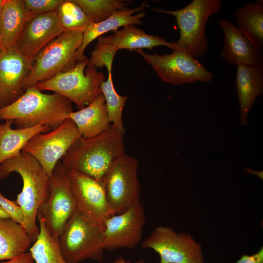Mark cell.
Wrapping results in <instances>:
<instances>
[{"label": "cell", "mask_w": 263, "mask_h": 263, "mask_svg": "<svg viewBox=\"0 0 263 263\" xmlns=\"http://www.w3.org/2000/svg\"><path fill=\"white\" fill-rule=\"evenodd\" d=\"M93 23L104 20L118 10L128 8L131 1L121 0H74Z\"/></svg>", "instance_id": "f1b7e54d"}, {"label": "cell", "mask_w": 263, "mask_h": 263, "mask_svg": "<svg viewBox=\"0 0 263 263\" xmlns=\"http://www.w3.org/2000/svg\"><path fill=\"white\" fill-rule=\"evenodd\" d=\"M245 171L249 173H253V174H256L258 175L259 176H260V177H261L262 178H263V171L257 172V171H255L254 170H253L252 169H251V168L249 167H247L245 169Z\"/></svg>", "instance_id": "d590c367"}, {"label": "cell", "mask_w": 263, "mask_h": 263, "mask_svg": "<svg viewBox=\"0 0 263 263\" xmlns=\"http://www.w3.org/2000/svg\"><path fill=\"white\" fill-rule=\"evenodd\" d=\"M12 123V120H7L0 124V166L7 160L19 155L28 142L36 134L51 130L45 125L13 129Z\"/></svg>", "instance_id": "603a6c76"}, {"label": "cell", "mask_w": 263, "mask_h": 263, "mask_svg": "<svg viewBox=\"0 0 263 263\" xmlns=\"http://www.w3.org/2000/svg\"><path fill=\"white\" fill-rule=\"evenodd\" d=\"M72 102L56 93L44 94L36 86L26 89L18 99L0 108V120H10L17 128L45 125L55 129L69 118Z\"/></svg>", "instance_id": "7a4b0ae2"}, {"label": "cell", "mask_w": 263, "mask_h": 263, "mask_svg": "<svg viewBox=\"0 0 263 263\" xmlns=\"http://www.w3.org/2000/svg\"><path fill=\"white\" fill-rule=\"evenodd\" d=\"M236 66V89L240 110V123L246 126L248 113L255 101L263 94V65L239 63Z\"/></svg>", "instance_id": "ac0fdd59"}, {"label": "cell", "mask_w": 263, "mask_h": 263, "mask_svg": "<svg viewBox=\"0 0 263 263\" xmlns=\"http://www.w3.org/2000/svg\"><path fill=\"white\" fill-rule=\"evenodd\" d=\"M33 61L16 47L0 52V108L14 102L24 93V80Z\"/></svg>", "instance_id": "9a60e30c"}, {"label": "cell", "mask_w": 263, "mask_h": 263, "mask_svg": "<svg viewBox=\"0 0 263 263\" xmlns=\"http://www.w3.org/2000/svg\"><path fill=\"white\" fill-rule=\"evenodd\" d=\"M58 239L62 255L69 263L103 259L104 228L93 225L77 211L67 222Z\"/></svg>", "instance_id": "52a82bcc"}, {"label": "cell", "mask_w": 263, "mask_h": 263, "mask_svg": "<svg viewBox=\"0 0 263 263\" xmlns=\"http://www.w3.org/2000/svg\"><path fill=\"white\" fill-rule=\"evenodd\" d=\"M220 0H193L188 5L177 10L152 8L157 13L169 14L175 17L180 30V38L174 48L183 50L194 58L203 56L208 48L205 35L209 18L218 13L221 8Z\"/></svg>", "instance_id": "277c9868"}, {"label": "cell", "mask_w": 263, "mask_h": 263, "mask_svg": "<svg viewBox=\"0 0 263 263\" xmlns=\"http://www.w3.org/2000/svg\"><path fill=\"white\" fill-rule=\"evenodd\" d=\"M33 15L23 0H5L0 16V41L3 50L16 47L26 23Z\"/></svg>", "instance_id": "ffe728a7"}, {"label": "cell", "mask_w": 263, "mask_h": 263, "mask_svg": "<svg viewBox=\"0 0 263 263\" xmlns=\"http://www.w3.org/2000/svg\"><path fill=\"white\" fill-rule=\"evenodd\" d=\"M147 4V1H144L136 8H126L116 11L104 20L89 25L83 33L82 43L76 52L77 61L87 59L84 54L85 49L92 41L104 33L128 25L142 24V19L146 16V13L143 11Z\"/></svg>", "instance_id": "d6986e66"}, {"label": "cell", "mask_w": 263, "mask_h": 263, "mask_svg": "<svg viewBox=\"0 0 263 263\" xmlns=\"http://www.w3.org/2000/svg\"><path fill=\"white\" fill-rule=\"evenodd\" d=\"M236 263H263V248L253 255L244 254Z\"/></svg>", "instance_id": "d6a6232c"}, {"label": "cell", "mask_w": 263, "mask_h": 263, "mask_svg": "<svg viewBox=\"0 0 263 263\" xmlns=\"http://www.w3.org/2000/svg\"><path fill=\"white\" fill-rule=\"evenodd\" d=\"M0 218H10L7 213L0 207Z\"/></svg>", "instance_id": "8d00e7d4"}, {"label": "cell", "mask_w": 263, "mask_h": 263, "mask_svg": "<svg viewBox=\"0 0 263 263\" xmlns=\"http://www.w3.org/2000/svg\"><path fill=\"white\" fill-rule=\"evenodd\" d=\"M117 50L103 36L98 38L97 43L88 59L87 65L96 68L105 66L108 74H112V64Z\"/></svg>", "instance_id": "f546056e"}, {"label": "cell", "mask_w": 263, "mask_h": 263, "mask_svg": "<svg viewBox=\"0 0 263 263\" xmlns=\"http://www.w3.org/2000/svg\"><path fill=\"white\" fill-rule=\"evenodd\" d=\"M160 256L159 263H204L201 244L186 232H177L171 227L160 225L141 243Z\"/></svg>", "instance_id": "8fae6325"}, {"label": "cell", "mask_w": 263, "mask_h": 263, "mask_svg": "<svg viewBox=\"0 0 263 263\" xmlns=\"http://www.w3.org/2000/svg\"><path fill=\"white\" fill-rule=\"evenodd\" d=\"M113 263H130L129 262L125 261L122 257L116 258ZM133 263H145L144 260H140Z\"/></svg>", "instance_id": "e575fe53"}, {"label": "cell", "mask_w": 263, "mask_h": 263, "mask_svg": "<svg viewBox=\"0 0 263 263\" xmlns=\"http://www.w3.org/2000/svg\"><path fill=\"white\" fill-rule=\"evenodd\" d=\"M165 82L179 85L196 82H209L212 74L197 59L177 48L168 55L149 54L142 49L135 50Z\"/></svg>", "instance_id": "30bf717a"}, {"label": "cell", "mask_w": 263, "mask_h": 263, "mask_svg": "<svg viewBox=\"0 0 263 263\" xmlns=\"http://www.w3.org/2000/svg\"><path fill=\"white\" fill-rule=\"evenodd\" d=\"M88 62V58L78 61L73 68L39 82L36 86L41 91L59 94L82 109L101 94L100 85L105 79L103 73L87 65Z\"/></svg>", "instance_id": "8992f818"}, {"label": "cell", "mask_w": 263, "mask_h": 263, "mask_svg": "<svg viewBox=\"0 0 263 263\" xmlns=\"http://www.w3.org/2000/svg\"><path fill=\"white\" fill-rule=\"evenodd\" d=\"M218 23L224 35L220 57L231 65L241 63L249 65H263V55L255 49L250 40L230 20L220 18Z\"/></svg>", "instance_id": "e0dca14e"}, {"label": "cell", "mask_w": 263, "mask_h": 263, "mask_svg": "<svg viewBox=\"0 0 263 263\" xmlns=\"http://www.w3.org/2000/svg\"><path fill=\"white\" fill-rule=\"evenodd\" d=\"M67 170L77 211L93 225L104 228L106 221L115 214L108 203L103 179Z\"/></svg>", "instance_id": "7c38bea8"}, {"label": "cell", "mask_w": 263, "mask_h": 263, "mask_svg": "<svg viewBox=\"0 0 263 263\" xmlns=\"http://www.w3.org/2000/svg\"><path fill=\"white\" fill-rule=\"evenodd\" d=\"M12 172L18 173L22 180L21 191L15 201L23 212L24 229L34 243L39 232L37 224V213L40 205L48 197L49 178L39 162L23 151L7 160L0 166V179L6 178Z\"/></svg>", "instance_id": "3957f363"}, {"label": "cell", "mask_w": 263, "mask_h": 263, "mask_svg": "<svg viewBox=\"0 0 263 263\" xmlns=\"http://www.w3.org/2000/svg\"><path fill=\"white\" fill-rule=\"evenodd\" d=\"M63 0H23L27 10L33 14L55 11Z\"/></svg>", "instance_id": "4dcf8cb0"}, {"label": "cell", "mask_w": 263, "mask_h": 263, "mask_svg": "<svg viewBox=\"0 0 263 263\" xmlns=\"http://www.w3.org/2000/svg\"><path fill=\"white\" fill-rule=\"evenodd\" d=\"M80 136L75 124L69 118L52 131L36 134L22 151L34 157L50 178L57 163Z\"/></svg>", "instance_id": "4fadbf2b"}, {"label": "cell", "mask_w": 263, "mask_h": 263, "mask_svg": "<svg viewBox=\"0 0 263 263\" xmlns=\"http://www.w3.org/2000/svg\"><path fill=\"white\" fill-rule=\"evenodd\" d=\"M145 223V212L141 202L109 218L104 224V250L135 248L141 242Z\"/></svg>", "instance_id": "5bb4252c"}, {"label": "cell", "mask_w": 263, "mask_h": 263, "mask_svg": "<svg viewBox=\"0 0 263 263\" xmlns=\"http://www.w3.org/2000/svg\"><path fill=\"white\" fill-rule=\"evenodd\" d=\"M100 90L105 99L106 107L112 125L120 132L125 133V129L122 115L128 96L119 95L117 93L113 85L112 74H108L107 80H104L101 82Z\"/></svg>", "instance_id": "4316f807"}, {"label": "cell", "mask_w": 263, "mask_h": 263, "mask_svg": "<svg viewBox=\"0 0 263 263\" xmlns=\"http://www.w3.org/2000/svg\"><path fill=\"white\" fill-rule=\"evenodd\" d=\"M56 11L64 31H78L84 33L93 23L74 0H63Z\"/></svg>", "instance_id": "83f0119b"}, {"label": "cell", "mask_w": 263, "mask_h": 263, "mask_svg": "<svg viewBox=\"0 0 263 263\" xmlns=\"http://www.w3.org/2000/svg\"><path fill=\"white\" fill-rule=\"evenodd\" d=\"M124 133L114 126L100 134L77 139L61 159L68 170H74L98 180L110 166L126 154Z\"/></svg>", "instance_id": "6da1fadb"}, {"label": "cell", "mask_w": 263, "mask_h": 263, "mask_svg": "<svg viewBox=\"0 0 263 263\" xmlns=\"http://www.w3.org/2000/svg\"><path fill=\"white\" fill-rule=\"evenodd\" d=\"M0 207L7 213L10 218L24 228L25 219L21 208L16 201L7 199L0 191Z\"/></svg>", "instance_id": "1f68e13d"}, {"label": "cell", "mask_w": 263, "mask_h": 263, "mask_svg": "<svg viewBox=\"0 0 263 263\" xmlns=\"http://www.w3.org/2000/svg\"><path fill=\"white\" fill-rule=\"evenodd\" d=\"M39 232L36 241L30 247L35 263H69L61 251L58 238L53 236L37 214Z\"/></svg>", "instance_id": "484cf974"}, {"label": "cell", "mask_w": 263, "mask_h": 263, "mask_svg": "<svg viewBox=\"0 0 263 263\" xmlns=\"http://www.w3.org/2000/svg\"><path fill=\"white\" fill-rule=\"evenodd\" d=\"M83 32L64 31L45 46L34 58L28 75L23 84L25 91L43 81L73 68Z\"/></svg>", "instance_id": "5b68a950"}, {"label": "cell", "mask_w": 263, "mask_h": 263, "mask_svg": "<svg viewBox=\"0 0 263 263\" xmlns=\"http://www.w3.org/2000/svg\"><path fill=\"white\" fill-rule=\"evenodd\" d=\"M0 263H35V262L31 253L26 252L14 259Z\"/></svg>", "instance_id": "836d02e7"}, {"label": "cell", "mask_w": 263, "mask_h": 263, "mask_svg": "<svg viewBox=\"0 0 263 263\" xmlns=\"http://www.w3.org/2000/svg\"><path fill=\"white\" fill-rule=\"evenodd\" d=\"M113 32V35L103 37L117 51L127 49L133 51L143 48L152 50V48L158 46H165L172 50L175 46V42H169L158 35L148 34L143 30L132 24Z\"/></svg>", "instance_id": "7402d4cb"}, {"label": "cell", "mask_w": 263, "mask_h": 263, "mask_svg": "<svg viewBox=\"0 0 263 263\" xmlns=\"http://www.w3.org/2000/svg\"><path fill=\"white\" fill-rule=\"evenodd\" d=\"M32 243L22 225L10 218H0V261L24 254Z\"/></svg>", "instance_id": "d4e9b609"}, {"label": "cell", "mask_w": 263, "mask_h": 263, "mask_svg": "<svg viewBox=\"0 0 263 263\" xmlns=\"http://www.w3.org/2000/svg\"><path fill=\"white\" fill-rule=\"evenodd\" d=\"M4 1L5 0H0V13H1V9H2V6H3V4L4 2ZM2 50H3V48L1 46V43H0V52L1 51H2Z\"/></svg>", "instance_id": "74e56055"}, {"label": "cell", "mask_w": 263, "mask_h": 263, "mask_svg": "<svg viewBox=\"0 0 263 263\" xmlns=\"http://www.w3.org/2000/svg\"><path fill=\"white\" fill-rule=\"evenodd\" d=\"M138 166L135 158L125 154L110 166L103 178L108 203L115 214L140 202Z\"/></svg>", "instance_id": "9c48e42d"}, {"label": "cell", "mask_w": 263, "mask_h": 263, "mask_svg": "<svg viewBox=\"0 0 263 263\" xmlns=\"http://www.w3.org/2000/svg\"><path fill=\"white\" fill-rule=\"evenodd\" d=\"M64 31L56 11L33 14L26 23L16 48L33 61L45 46Z\"/></svg>", "instance_id": "2e32d148"}, {"label": "cell", "mask_w": 263, "mask_h": 263, "mask_svg": "<svg viewBox=\"0 0 263 263\" xmlns=\"http://www.w3.org/2000/svg\"><path fill=\"white\" fill-rule=\"evenodd\" d=\"M77 211L67 169L59 161L49 178L48 198L38 213L51 234L58 238L68 220Z\"/></svg>", "instance_id": "ba28073f"}, {"label": "cell", "mask_w": 263, "mask_h": 263, "mask_svg": "<svg viewBox=\"0 0 263 263\" xmlns=\"http://www.w3.org/2000/svg\"><path fill=\"white\" fill-rule=\"evenodd\" d=\"M237 27L250 40L256 51L263 55V0L248 2L235 13Z\"/></svg>", "instance_id": "cb8c5ba5"}, {"label": "cell", "mask_w": 263, "mask_h": 263, "mask_svg": "<svg viewBox=\"0 0 263 263\" xmlns=\"http://www.w3.org/2000/svg\"><path fill=\"white\" fill-rule=\"evenodd\" d=\"M69 118L75 124L80 136L84 138L97 136L112 125L102 94L84 108L71 112Z\"/></svg>", "instance_id": "44dd1931"}]
</instances>
